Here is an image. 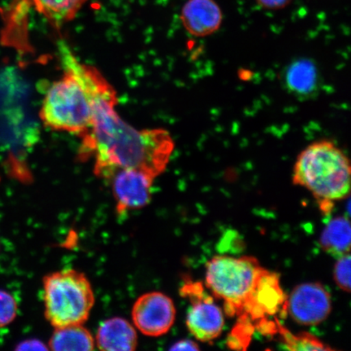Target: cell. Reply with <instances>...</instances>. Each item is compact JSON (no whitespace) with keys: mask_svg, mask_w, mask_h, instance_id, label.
Here are the masks:
<instances>
[{"mask_svg":"<svg viewBox=\"0 0 351 351\" xmlns=\"http://www.w3.org/2000/svg\"><path fill=\"white\" fill-rule=\"evenodd\" d=\"M180 293L191 302L186 315V326L197 340L210 342L221 335L225 319L223 311L203 283L186 279Z\"/></svg>","mask_w":351,"mask_h":351,"instance_id":"6","label":"cell"},{"mask_svg":"<svg viewBox=\"0 0 351 351\" xmlns=\"http://www.w3.org/2000/svg\"><path fill=\"white\" fill-rule=\"evenodd\" d=\"M181 19L189 33L206 37L221 28L223 14L214 0H188L182 8Z\"/></svg>","mask_w":351,"mask_h":351,"instance_id":"11","label":"cell"},{"mask_svg":"<svg viewBox=\"0 0 351 351\" xmlns=\"http://www.w3.org/2000/svg\"><path fill=\"white\" fill-rule=\"evenodd\" d=\"M170 350H199V346L191 340H182L175 343Z\"/></svg>","mask_w":351,"mask_h":351,"instance_id":"22","label":"cell"},{"mask_svg":"<svg viewBox=\"0 0 351 351\" xmlns=\"http://www.w3.org/2000/svg\"><path fill=\"white\" fill-rule=\"evenodd\" d=\"M176 307L172 298L161 292L144 293L132 309L134 327L148 337L166 335L173 326Z\"/></svg>","mask_w":351,"mask_h":351,"instance_id":"8","label":"cell"},{"mask_svg":"<svg viewBox=\"0 0 351 351\" xmlns=\"http://www.w3.org/2000/svg\"><path fill=\"white\" fill-rule=\"evenodd\" d=\"M320 247L332 256L339 258L350 251V223L346 217L331 219L319 238Z\"/></svg>","mask_w":351,"mask_h":351,"instance_id":"13","label":"cell"},{"mask_svg":"<svg viewBox=\"0 0 351 351\" xmlns=\"http://www.w3.org/2000/svg\"><path fill=\"white\" fill-rule=\"evenodd\" d=\"M254 331L256 328L252 322L244 319L237 320L235 326L228 337V346L232 350H247L251 343Z\"/></svg>","mask_w":351,"mask_h":351,"instance_id":"17","label":"cell"},{"mask_svg":"<svg viewBox=\"0 0 351 351\" xmlns=\"http://www.w3.org/2000/svg\"><path fill=\"white\" fill-rule=\"evenodd\" d=\"M59 56L64 75L48 89L40 118L48 128L81 136L93 121L95 88L102 74L79 61L64 43Z\"/></svg>","mask_w":351,"mask_h":351,"instance_id":"2","label":"cell"},{"mask_svg":"<svg viewBox=\"0 0 351 351\" xmlns=\"http://www.w3.org/2000/svg\"><path fill=\"white\" fill-rule=\"evenodd\" d=\"M155 178L134 169L117 171L108 180L111 182L117 212L125 214L146 207L152 199V187Z\"/></svg>","mask_w":351,"mask_h":351,"instance_id":"9","label":"cell"},{"mask_svg":"<svg viewBox=\"0 0 351 351\" xmlns=\"http://www.w3.org/2000/svg\"><path fill=\"white\" fill-rule=\"evenodd\" d=\"M278 333L280 336L285 348L289 350H331L318 337L307 332L295 335L282 326L278 320Z\"/></svg>","mask_w":351,"mask_h":351,"instance_id":"16","label":"cell"},{"mask_svg":"<svg viewBox=\"0 0 351 351\" xmlns=\"http://www.w3.org/2000/svg\"><path fill=\"white\" fill-rule=\"evenodd\" d=\"M265 270L252 256H215L206 265V287L223 301L229 317H245Z\"/></svg>","mask_w":351,"mask_h":351,"instance_id":"4","label":"cell"},{"mask_svg":"<svg viewBox=\"0 0 351 351\" xmlns=\"http://www.w3.org/2000/svg\"><path fill=\"white\" fill-rule=\"evenodd\" d=\"M333 278L342 291L350 292V254L337 258V261L333 270Z\"/></svg>","mask_w":351,"mask_h":351,"instance_id":"18","label":"cell"},{"mask_svg":"<svg viewBox=\"0 0 351 351\" xmlns=\"http://www.w3.org/2000/svg\"><path fill=\"white\" fill-rule=\"evenodd\" d=\"M49 348L57 351H88L95 349L94 337L82 324L56 328L49 341Z\"/></svg>","mask_w":351,"mask_h":351,"instance_id":"14","label":"cell"},{"mask_svg":"<svg viewBox=\"0 0 351 351\" xmlns=\"http://www.w3.org/2000/svg\"><path fill=\"white\" fill-rule=\"evenodd\" d=\"M95 345L107 351H133L138 346L135 327L125 319L114 317L100 324Z\"/></svg>","mask_w":351,"mask_h":351,"instance_id":"12","label":"cell"},{"mask_svg":"<svg viewBox=\"0 0 351 351\" xmlns=\"http://www.w3.org/2000/svg\"><path fill=\"white\" fill-rule=\"evenodd\" d=\"M282 82L289 94L298 99L307 100L318 95L322 76L313 60L298 58L284 69Z\"/></svg>","mask_w":351,"mask_h":351,"instance_id":"10","label":"cell"},{"mask_svg":"<svg viewBox=\"0 0 351 351\" xmlns=\"http://www.w3.org/2000/svg\"><path fill=\"white\" fill-rule=\"evenodd\" d=\"M35 10L51 22L60 26L71 21L87 0H32Z\"/></svg>","mask_w":351,"mask_h":351,"instance_id":"15","label":"cell"},{"mask_svg":"<svg viewBox=\"0 0 351 351\" xmlns=\"http://www.w3.org/2000/svg\"><path fill=\"white\" fill-rule=\"evenodd\" d=\"M95 88L94 117L90 129L81 135L79 156L94 160V172L108 181L118 170L134 169L156 178L163 173L174 151L168 131L138 130L116 111V90L104 76Z\"/></svg>","mask_w":351,"mask_h":351,"instance_id":"1","label":"cell"},{"mask_svg":"<svg viewBox=\"0 0 351 351\" xmlns=\"http://www.w3.org/2000/svg\"><path fill=\"white\" fill-rule=\"evenodd\" d=\"M331 311L330 293L318 282L298 285L287 297L285 304V313L304 326H318L328 317Z\"/></svg>","mask_w":351,"mask_h":351,"instance_id":"7","label":"cell"},{"mask_svg":"<svg viewBox=\"0 0 351 351\" xmlns=\"http://www.w3.org/2000/svg\"><path fill=\"white\" fill-rule=\"evenodd\" d=\"M258 5L269 10H279L287 7L292 0H256Z\"/></svg>","mask_w":351,"mask_h":351,"instance_id":"20","label":"cell"},{"mask_svg":"<svg viewBox=\"0 0 351 351\" xmlns=\"http://www.w3.org/2000/svg\"><path fill=\"white\" fill-rule=\"evenodd\" d=\"M16 301L10 293L0 289V327L11 324L16 317Z\"/></svg>","mask_w":351,"mask_h":351,"instance_id":"19","label":"cell"},{"mask_svg":"<svg viewBox=\"0 0 351 351\" xmlns=\"http://www.w3.org/2000/svg\"><path fill=\"white\" fill-rule=\"evenodd\" d=\"M350 169L349 158L339 146L330 140H319L298 155L293 182L309 191L328 214L335 202L349 195Z\"/></svg>","mask_w":351,"mask_h":351,"instance_id":"3","label":"cell"},{"mask_svg":"<svg viewBox=\"0 0 351 351\" xmlns=\"http://www.w3.org/2000/svg\"><path fill=\"white\" fill-rule=\"evenodd\" d=\"M45 317L55 328L84 324L95 305V295L86 275L74 269L48 274L43 279Z\"/></svg>","mask_w":351,"mask_h":351,"instance_id":"5","label":"cell"},{"mask_svg":"<svg viewBox=\"0 0 351 351\" xmlns=\"http://www.w3.org/2000/svg\"><path fill=\"white\" fill-rule=\"evenodd\" d=\"M17 350H47V346L37 339L25 340L16 346Z\"/></svg>","mask_w":351,"mask_h":351,"instance_id":"21","label":"cell"}]
</instances>
